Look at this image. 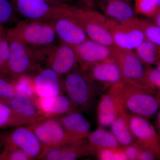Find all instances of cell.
I'll return each mask as SVG.
<instances>
[{"instance_id": "cell-1", "label": "cell", "mask_w": 160, "mask_h": 160, "mask_svg": "<svg viewBox=\"0 0 160 160\" xmlns=\"http://www.w3.org/2000/svg\"><path fill=\"white\" fill-rule=\"evenodd\" d=\"M108 92L130 113L148 120L160 109L156 93L143 85L122 81L109 87Z\"/></svg>"}, {"instance_id": "cell-2", "label": "cell", "mask_w": 160, "mask_h": 160, "mask_svg": "<svg viewBox=\"0 0 160 160\" xmlns=\"http://www.w3.org/2000/svg\"><path fill=\"white\" fill-rule=\"evenodd\" d=\"M9 44L7 75L14 80L22 75L39 68L45 60L46 47L29 46L14 38L6 36Z\"/></svg>"}, {"instance_id": "cell-3", "label": "cell", "mask_w": 160, "mask_h": 160, "mask_svg": "<svg viewBox=\"0 0 160 160\" xmlns=\"http://www.w3.org/2000/svg\"><path fill=\"white\" fill-rule=\"evenodd\" d=\"M96 84L78 65L65 76L64 90L78 110H87L96 96Z\"/></svg>"}, {"instance_id": "cell-4", "label": "cell", "mask_w": 160, "mask_h": 160, "mask_svg": "<svg viewBox=\"0 0 160 160\" xmlns=\"http://www.w3.org/2000/svg\"><path fill=\"white\" fill-rule=\"evenodd\" d=\"M26 19L20 21L8 30L7 37L14 38L34 47L54 45L57 38L52 22Z\"/></svg>"}, {"instance_id": "cell-5", "label": "cell", "mask_w": 160, "mask_h": 160, "mask_svg": "<svg viewBox=\"0 0 160 160\" xmlns=\"http://www.w3.org/2000/svg\"><path fill=\"white\" fill-rule=\"evenodd\" d=\"M67 13L83 27L88 38L95 42L115 47L108 25V18L91 8H82L67 4Z\"/></svg>"}, {"instance_id": "cell-6", "label": "cell", "mask_w": 160, "mask_h": 160, "mask_svg": "<svg viewBox=\"0 0 160 160\" xmlns=\"http://www.w3.org/2000/svg\"><path fill=\"white\" fill-rule=\"evenodd\" d=\"M108 25L116 48L132 51L146 39L138 18L126 22L108 18Z\"/></svg>"}, {"instance_id": "cell-7", "label": "cell", "mask_w": 160, "mask_h": 160, "mask_svg": "<svg viewBox=\"0 0 160 160\" xmlns=\"http://www.w3.org/2000/svg\"><path fill=\"white\" fill-rule=\"evenodd\" d=\"M17 9L27 19L52 22L66 14L67 4L54 3L49 0H14Z\"/></svg>"}, {"instance_id": "cell-8", "label": "cell", "mask_w": 160, "mask_h": 160, "mask_svg": "<svg viewBox=\"0 0 160 160\" xmlns=\"http://www.w3.org/2000/svg\"><path fill=\"white\" fill-rule=\"evenodd\" d=\"M29 126L43 148L58 147L79 142L75 141L68 134L58 117H45Z\"/></svg>"}, {"instance_id": "cell-9", "label": "cell", "mask_w": 160, "mask_h": 160, "mask_svg": "<svg viewBox=\"0 0 160 160\" xmlns=\"http://www.w3.org/2000/svg\"><path fill=\"white\" fill-rule=\"evenodd\" d=\"M113 58L119 67L123 81L144 86L143 82L148 66L136 52L115 47Z\"/></svg>"}, {"instance_id": "cell-10", "label": "cell", "mask_w": 160, "mask_h": 160, "mask_svg": "<svg viewBox=\"0 0 160 160\" xmlns=\"http://www.w3.org/2000/svg\"><path fill=\"white\" fill-rule=\"evenodd\" d=\"M6 145L16 146L24 151L31 160L38 159L43 147L29 125L14 127L4 138Z\"/></svg>"}, {"instance_id": "cell-11", "label": "cell", "mask_w": 160, "mask_h": 160, "mask_svg": "<svg viewBox=\"0 0 160 160\" xmlns=\"http://www.w3.org/2000/svg\"><path fill=\"white\" fill-rule=\"evenodd\" d=\"M44 61L48 67L62 77L78 65L74 47L62 43L46 47Z\"/></svg>"}, {"instance_id": "cell-12", "label": "cell", "mask_w": 160, "mask_h": 160, "mask_svg": "<svg viewBox=\"0 0 160 160\" xmlns=\"http://www.w3.org/2000/svg\"><path fill=\"white\" fill-rule=\"evenodd\" d=\"M78 65L86 70L90 66L113 58L114 48L88 39L75 46Z\"/></svg>"}, {"instance_id": "cell-13", "label": "cell", "mask_w": 160, "mask_h": 160, "mask_svg": "<svg viewBox=\"0 0 160 160\" xmlns=\"http://www.w3.org/2000/svg\"><path fill=\"white\" fill-rule=\"evenodd\" d=\"M129 124L135 142L142 148L153 151L160 159L159 138L149 120L130 113Z\"/></svg>"}, {"instance_id": "cell-14", "label": "cell", "mask_w": 160, "mask_h": 160, "mask_svg": "<svg viewBox=\"0 0 160 160\" xmlns=\"http://www.w3.org/2000/svg\"><path fill=\"white\" fill-rule=\"evenodd\" d=\"M67 7V6H66ZM57 38L61 43L75 47L89 39L83 27L66 12L52 22Z\"/></svg>"}, {"instance_id": "cell-15", "label": "cell", "mask_w": 160, "mask_h": 160, "mask_svg": "<svg viewBox=\"0 0 160 160\" xmlns=\"http://www.w3.org/2000/svg\"><path fill=\"white\" fill-rule=\"evenodd\" d=\"M95 152L85 139L81 142L58 147L43 148L38 159L75 160Z\"/></svg>"}, {"instance_id": "cell-16", "label": "cell", "mask_w": 160, "mask_h": 160, "mask_svg": "<svg viewBox=\"0 0 160 160\" xmlns=\"http://www.w3.org/2000/svg\"><path fill=\"white\" fill-rule=\"evenodd\" d=\"M33 78L38 98L54 96L65 91L64 78L49 67L40 70Z\"/></svg>"}, {"instance_id": "cell-17", "label": "cell", "mask_w": 160, "mask_h": 160, "mask_svg": "<svg viewBox=\"0 0 160 160\" xmlns=\"http://www.w3.org/2000/svg\"><path fill=\"white\" fill-rule=\"evenodd\" d=\"M86 71L94 82L105 87L109 88L123 81L119 67L114 58L94 64Z\"/></svg>"}, {"instance_id": "cell-18", "label": "cell", "mask_w": 160, "mask_h": 160, "mask_svg": "<svg viewBox=\"0 0 160 160\" xmlns=\"http://www.w3.org/2000/svg\"><path fill=\"white\" fill-rule=\"evenodd\" d=\"M35 102L45 117H58L77 110L67 95L62 93L46 98H37Z\"/></svg>"}, {"instance_id": "cell-19", "label": "cell", "mask_w": 160, "mask_h": 160, "mask_svg": "<svg viewBox=\"0 0 160 160\" xmlns=\"http://www.w3.org/2000/svg\"><path fill=\"white\" fill-rule=\"evenodd\" d=\"M58 118L66 132L76 142L86 139L91 132L90 123L78 110Z\"/></svg>"}, {"instance_id": "cell-20", "label": "cell", "mask_w": 160, "mask_h": 160, "mask_svg": "<svg viewBox=\"0 0 160 160\" xmlns=\"http://www.w3.org/2000/svg\"><path fill=\"white\" fill-rule=\"evenodd\" d=\"M108 18L126 22L137 18L134 10L125 0H96V6Z\"/></svg>"}, {"instance_id": "cell-21", "label": "cell", "mask_w": 160, "mask_h": 160, "mask_svg": "<svg viewBox=\"0 0 160 160\" xmlns=\"http://www.w3.org/2000/svg\"><path fill=\"white\" fill-rule=\"evenodd\" d=\"M0 101L6 103L20 116L32 123L45 118L38 108L35 100L15 95Z\"/></svg>"}, {"instance_id": "cell-22", "label": "cell", "mask_w": 160, "mask_h": 160, "mask_svg": "<svg viewBox=\"0 0 160 160\" xmlns=\"http://www.w3.org/2000/svg\"><path fill=\"white\" fill-rule=\"evenodd\" d=\"M119 103L118 116L110 126L111 132L116 138L120 145L122 146H125L135 142L129 124L130 114L122 104L119 102Z\"/></svg>"}, {"instance_id": "cell-23", "label": "cell", "mask_w": 160, "mask_h": 160, "mask_svg": "<svg viewBox=\"0 0 160 160\" xmlns=\"http://www.w3.org/2000/svg\"><path fill=\"white\" fill-rule=\"evenodd\" d=\"M119 105L118 101L108 92L102 96L97 108L98 121L99 126L103 127L111 126L117 117Z\"/></svg>"}, {"instance_id": "cell-24", "label": "cell", "mask_w": 160, "mask_h": 160, "mask_svg": "<svg viewBox=\"0 0 160 160\" xmlns=\"http://www.w3.org/2000/svg\"><path fill=\"white\" fill-rule=\"evenodd\" d=\"M86 140L95 153L100 149L122 146L111 132L107 131L100 126L90 132Z\"/></svg>"}, {"instance_id": "cell-25", "label": "cell", "mask_w": 160, "mask_h": 160, "mask_svg": "<svg viewBox=\"0 0 160 160\" xmlns=\"http://www.w3.org/2000/svg\"><path fill=\"white\" fill-rule=\"evenodd\" d=\"M135 50L143 62L148 66H156L160 62V46L145 39Z\"/></svg>"}, {"instance_id": "cell-26", "label": "cell", "mask_w": 160, "mask_h": 160, "mask_svg": "<svg viewBox=\"0 0 160 160\" xmlns=\"http://www.w3.org/2000/svg\"><path fill=\"white\" fill-rule=\"evenodd\" d=\"M31 124L16 113L6 103L0 101V129Z\"/></svg>"}, {"instance_id": "cell-27", "label": "cell", "mask_w": 160, "mask_h": 160, "mask_svg": "<svg viewBox=\"0 0 160 160\" xmlns=\"http://www.w3.org/2000/svg\"><path fill=\"white\" fill-rule=\"evenodd\" d=\"M12 81L16 95L33 100L38 98L35 92L33 77L26 73Z\"/></svg>"}, {"instance_id": "cell-28", "label": "cell", "mask_w": 160, "mask_h": 160, "mask_svg": "<svg viewBox=\"0 0 160 160\" xmlns=\"http://www.w3.org/2000/svg\"><path fill=\"white\" fill-rule=\"evenodd\" d=\"M134 7L137 13L151 18L160 8L155 0H135Z\"/></svg>"}, {"instance_id": "cell-29", "label": "cell", "mask_w": 160, "mask_h": 160, "mask_svg": "<svg viewBox=\"0 0 160 160\" xmlns=\"http://www.w3.org/2000/svg\"><path fill=\"white\" fill-rule=\"evenodd\" d=\"M144 86L156 93L160 92V71L156 68L148 66L143 82Z\"/></svg>"}, {"instance_id": "cell-30", "label": "cell", "mask_w": 160, "mask_h": 160, "mask_svg": "<svg viewBox=\"0 0 160 160\" xmlns=\"http://www.w3.org/2000/svg\"><path fill=\"white\" fill-rule=\"evenodd\" d=\"M140 24L146 39L160 46V27L144 19H140Z\"/></svg>"}, {"instance_id": "cell-31", "label": "cell", "mask_w": 160, "mask_h": 160, "mask_svg": "<svg viewBox=\"0 0 160 160\" xmlns=\"http://www.w3.org/2000/svg\"><path fill=\"white\" fill-rule=\"evenodd\" d=\"M95 154L98 158L101 160H126L122 146L100 149Z\"/></svg>"}, {"instance_id": "cell-32", "label": "cell", "mask_w": 160, "mask_h": 160, "mask_svg": "<svg viewBox=\"0 0 160 160\" xmlns=\"http://www.w3.org/2000/svg\"><path fill=\"white\" fill-rule=\"evenodd\" d=\"M0 160H31L27 154L16 146L6 145V147L0 155Z\"/></svg>"}, {"instance_id": "cell-33", "label": "cell", "mask_w": 160, "mask_h": 160, "mask_svg": "<svg viewBox=\"0 0 160 160\" xmlns=\"http://www.w3.org/2000/svg\"><path fill=\"white\" fill-rule=\"evenodd\" d=\"M9 58V44L7 38H0V75H7Z\"/></svg>"}, {"instance_id": "cell-34", "label": "cell", "mask_w": 160, "mask_h": 160, "mask_svg": "<svg viewBox=\"0 0 160 160\" xmlns=\"http://www.w3.org/2000/svg\"><path fill=\"white\" fill-rule=\"evenodd\" d=\"M15 95L12 80L0 75V100L10 98Z\"/></svg>"}, {"instance_id": "cell-35", "label": "cell", "mask_w": 160, "mask_h": 160, "mask_svg": "<svg viewBox=\"0 0 160 160\" xmlns=\"http://www.w3.org/2000/svg\"><path fill=\"white\" fill-rule=\"evenodd\" d=\"M13 15V9L8 0H0V23L6 22Z\"/></svg>"}, {"instance_id": "cell-36", "label": "cell", "mask_w": 160, "mask_h": 160, "mask_svg": "<svg viewBox=\"0 0 160 160\" xmlns=\"http://www.w3.org/2000/svg\"><path fill=\"white\" fill-rule=\"evenodd\" d=\"M126 160H137L142 147L136 142L130 145L122 146Z\"/></svg>"}, {"instance_id": "cell-37", "label": "cell", "mask_w": 160, "mask_h": 160, "mask_svg": "<svg viewBox=\"0 0 160 160\" xmlns=\"http://www.w3.org/2000/svg\"><path fill=\"white\" fill-rule=\"evenodd\" d=\"M157 155L153 151L147 149L142 148L138 156V160H154L158 159Z\"/></svg>"}, {"instance_id": "cell-38", "label": "cell", "mask_w": 160, "mask_h": 160, "mask_svg": "<svg viewBox=\"0 0 160 160\" xmlns=\"http://www.w3.org/2000/svg\"><path fill=\"white\" fill-rule=\"evenodd\" d=\"M81 1L87 8L92 9L96 6V0H81Z\"/></svg>"}, {"instance_id": "cell-39", "label": "cell", "mask_w": 160, "mask_h": 160, "mask_svg": "<svg viewBox=\"0 0 160 160\" xmlns=\"http://www.w3.org/2000/svg\"><path fill=\"white\" fill-rule=\"evenodd\" d=\"M152 19V22L157 26L160 27V7Z\"/></svg>"}, {"instance_id": "cell-40", "label": "cell", "mask_w": 160, "mask_h": 160, "mask_svg": "<svg viewBox=\"0 0 160 160\" xmlns=\"http://www.w3.org/2000/svg\"><path fill=\"white\" fill-rule=\"evenodd\" d=\"M157 113V114L156 120V124L157 127L158 134L160 141V107Z\"/></svg>"}, {"instance_id": "cell-41", "label": "cell", "mask_w": 160, "mask_h": 160, "mask_svg": "<svg viewBox=\"0 0 160 160\" xmlns=\"http://www.w3.org/2000/svg\"><path fill=\"white\" fill-rule=\"evenodd\" d=\"M49 1H51L53 3H58L63 2H64L65 0H49Z\"/></svg>"}, {"instance_id": "cell-42", "label": "cell", "mask_w": 160, "mask_h": 160, "mask_svg": "<svg viewBox=\"0 0 160 160\" xmlns=\"http://www.w3.org/2000/svg\"><path fill=\"white\" fill-rule=\"evenodd\" d=\"M157 98H158V100H159L160 104V92H158L157 93L156 95Z\"/></svg>"}, {"instance_id": "cell-43", "label": "cell", "mask_w": 160, "mask_h": 160, "mask_svg": "<svg viewBox=\"0 0 160 160\" xmlns=\"http://www.w3.org/2000/svg\"><path fill=\"white\" fill-rule=\"evenodd\" d=\"M156 68L158 69V70L160 71V62L159 63H158L157 65L156 66Z\"/></svg>"}, {"instance_id": "cell-44", "label": "cell", "mask_w": 160, "mask_h": 160, "mask_svg": "<svg viewBox=\"0 0 160 160\" xmlns=\"http://www.w3.org/2000/svg\"><path fill=\"white\" fill-rule=\"evenodd\" d=\"M156 2L158 4V6L160 7V0H155Z\"/></svg>"}, {"instance_id": "cell-45", "label": "cell", "mask_w": 160, "mask_h": 160, "mask_svg": "<svg viewBox=\"0 0 160 160\" xmlns=\"http://www.w3.org/2000/svg\"><path fill=\"white\" fill-rule=\"evenodd\" d=\"M1 28H0V38H1Z\"/></svg>"}, {"instance_id": "cell-46", "label": "cell", "mask_w": 160, "mask_h": 160, "mask_svg": "<svg viewBox=\"0 0 160 160\" xmlns=\"http://www.w3.org/2000/svg\"><path fill=\"white\" fill-rule=\"evenodd\" d=\"M1 147H0V155L1 154Z\"/></svg>"}, {"instance_id": "cell-47", "label": "cell", "mask_w": 160, "mask_h": 160, "mask_svg": "<svg viewBox=\"0 0 160 160\" xmlns=\"http://www.w3.org/2000/svg\"><path fill=\"white\" fill-rule=\"evenodd\" d=\"M125 1H127V2H128V0H125Z\"/></svg>"}]
</instances>
